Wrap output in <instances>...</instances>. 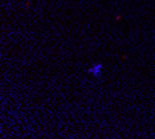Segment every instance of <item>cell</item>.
Masks as SVG:
<instances>
[{"instance_id": "obj_1", "label": "cell", "mask_w": 155, "mask_h": 139, "mask_svg": "<svg viewBox=\"0 0 155 139\" xmlns=\"http://www.w3.org/2000/svg\"><path fill=\"white\" fill-rule=\"evenodd\" d=\"M102 70H104V64L102 63H95V64L90 65V67L87 68V72L90 75H92L94 78H101Z\"/></svg>"}]
</instances>
